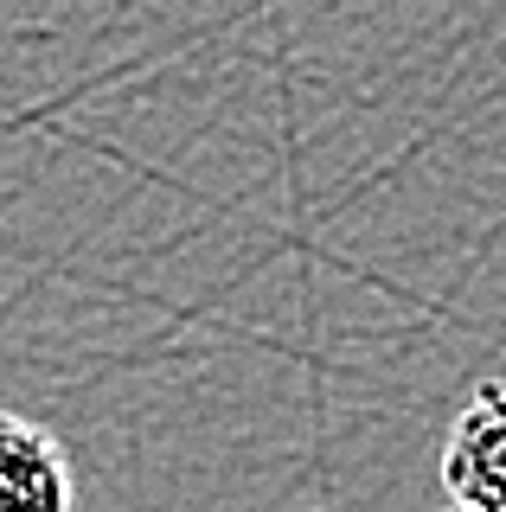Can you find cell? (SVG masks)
Masks as SVG:
<instances>
[{
  "label": "cell",
  "instance_id": "1",
  "mask_svg": "<svg viewBox=\"0 0 506 512\" xmlns=\"http://www.w3.org/2000/svg\"><path fill=\"white\" fill-rule=\"evenodd\" d=\"M442 487L468 512H506V384H474L449 442H442Z\"/></svg>",
  "mask_w": 506,
  "mask_h": 512
},
{
  "label": "cell",
  "instance_id": "2",
  "mask_svg": "<svg viewBox=\"0 0 506 512\" xmlns=\"http://www.w3.org/2000/svg\"><path fill=\"white\" fill-rule=\"evenodd\" d=\"M0 512H77L71 448L20 410H0Z\"/></svg>",
  "mask_w": 506,
  "mask_h": 512
},
{
  "label": "cell",
  "instance_id": "3",
  "mask_svg": "<svg viewBox=\"0 0 506 512\" xmlns=\"http://www.w3.org/2000/svg\"><path fill=\"white\" fill-rule=\"evenodd\" d=\"M455 512H468V506H455Z\"/></svg>",
  "mask_w": 506,
  "mask_h": 512
}]
</instances>
